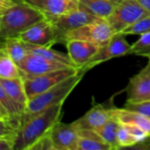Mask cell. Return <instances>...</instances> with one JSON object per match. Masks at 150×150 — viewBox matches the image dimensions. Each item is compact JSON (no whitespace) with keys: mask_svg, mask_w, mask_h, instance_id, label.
<instances>
[{"mask_svg":"<svg viewBox=\"0 0 150 150\" xmlns=\"http://www.w3.org/2000/svg\"><path fill=\"white\" fill-rule=\"evenodd\" d=\"M63 103L55 105L32 117L19 128L13 150H30L40 138L47 135L61 120Z\"/></svg>","mask_w":150,"mask_h":150,"instance_id":"6da1fadb","label":"cell"},{"mask_svg":"<svg viewBox=\"0 0 150 150\" xmlns=\"http://www.w3.org/2000/svg\"><path fill=\"white\" fill-rule=\"evenodd\" d=\"M46 18V14L41 9L25 0L18 1L6 9L2 16L0 40L18 37L32 25Z\"/></svg>","mask_w":150,"mask_h":150,"instance_id":"7a4b0ae2","label":"cell"},{"mask_svg":"<svg viewBox=\"0 0 150 150\" xmlns=\"http://www.w3.org/2000/svg\"><path fill=\"white\" fill-rule=\"evenodd\" d=\"M85 73L79 71L74 76L68 77L47 91L30 98L26 104L24 114L20 120V127L32 117L44 112L45 110L64 103L68 96L81 82Z\"/></svg>","mask_w":150,"mask_h":150,"instance_id":"3957f363","label":"cell"},{"mask_svg":"<svg viewBox=\"0 0 150 150\" xmlns=\"http://www.w3.org/2000/svg\"><path fill=\"white\" fill-rule=\"evenodd\" d=\"M80 71V68L68 67L33 76H21L28 100Z\"/></svg>","mask_w":150,"mask_h":150,"instance_id":"277c9868","label":"cell"},{"mask_svg":"<svg viewBox=\"0 0 150 150\" xmlns=\"http://www.w3.org/2000/svg\"><path fill=\"white\" fill-rule=\"evenodd\" d=\"M149 15L137 0H120L106 20L117 33Z\"/></svg>","mask_w":150,"mask_h":150,"instance_id":"5b68a950","label":"cell"},{"mask_svg":"<svg viewBox=\"0 0 150 150\" xmlns=\"http://www.w3.org/2000/svg\"><path fill=\"white\" fill-rule=\"evenodd\" d=\"M115 34L112 26L106 19L100 18L97 21L83 25L78 28L67 33L62 43H66L70 40H81L105 46Z\"/></svg>","mask_w":150,"mask_h":150,"instance_id":"8992f818","label":"cell"},{"mask_svg":"<svg viewBox=\"0 0 150 150\" xmlns=\"http://www.w3.org/2000/svg\"><path fill=\"white\" fill-rule=\"evenodd\" d=\"M46 17L51 22L54 29L57 43L58 42L62 43L64 35L69 31L78 28L83 25L100 19L99 18L81 9L80 7L64 15H61L57 17H49V16H46Z\"/></svg>","mask_w":150,"mask_h":150,"instance_id":"52a82bcc","label":"cell"},{"mask_svg":"<svg viewBox=\"0 0 150 150\" xmlns=\"http://www.w3.org/2000/svg\"><path fill=\"white\" fill-rule=\"evenodd\" d=\"M131 46L132 45H130L126 40V34L123 33H117L112 37L107 44L100 47L98 52L85 65L80 68V71L86 73L93 67L104 62L128 54Z\"/></svg>","mask_w":150,"mask_h":150,"instance_id":"ba28073f","label":"cell"},{"mask_svg":"<svg viewBox=\"0 0 150 150\" xmlns=\"http://www.w3.org/2000/svg\"><path fill=\"white\" fill-rule=\"evenodd\" d=\"M18 38L25 43L40 47H52L54 44L57 43L54 29L47 18L32 25L22 32Z\"/></svg>","mask_w":150,"mask_h":150,"instance_id":"9c48e42d","label":"cell"},{"mask_svg":"<svg viewBox=\"0 0 150 150\" xmlns=\"http://www.w3.org/2000/svg\"><path fill=\"white\" fill-rule=\"evenodd\" d=\"M54 150H77L79 135L73 123L57 122L48 133Z\"/></svg>","mask_w":150,"mask_h":150,"instance_id":"30bf717a","label":"cell"},{"mask_svg":"<svg viewBox=\"0 0 150 150\" xmlns=\"http://www.w3.org/2000/svg\"><path fill=\"white\" fill-rule=\"evenodd\" d=\"M66 64L52 62L44 57L27 53L24 60L18 65L21 76H33L44 73L68 68Z\"/></svg>","mask_w":150,"mask_h":150,"instance_id":"8fae6325","label":"cell"},{"mask_svg":"<svg viewBox=\"0 0 150 150\" xmlns=\"http://www.w3.org/2000/svg\"><path fill=\"white\" fill-rule=\"evenodd\" d=\"M126 91L127 94V102L150 100V62L129 80Z\"/></svg>","mask_w":150,"mask_h":150,"instance_id":"7c38bea8","label":"cell"},{"mask_svg":"<svg viewBox=\"0 0 150 150\" xmlns=\"http://www.w3.org/2000/svg\"><path fill=\"white\" fill-rule=\"evenodd\" d=\"M65 45L68 49V54L76 68H82L85 65L101 47L97 43L81 40H70Z\"/></svg>","mask_w":150,"mask_h":150,"instance_id":"4fadbf2b","label":"cell"},{"mask_svg":"<svg viewBox=\"0 0 150 150\" xmlns=\"http://www.w3.org/2000/svg\"><path fill=\"white\" fill-rule=\"evenodd\" d=\"M113 117L112 108H106L101 105L93 106L83 117L72 122L77 130L91 129L95 130L107 122Z\"/></svg>","mask_w":150,"mask_h":150,"instance_id":"5bb4252c","label":"cell"},{"mask_svg":"<svg viewBox=\"0 0 150 150\" xmlns=\"http://www.w3.org/2000/svg\"><path fill=\"white\" fill-rule=\"evenodd\" d=\"M0 84L2 85L7 96L12 101L16 102L25 109L28 98L25 94L24 83L21 76L15 78L0 77Z\"/></svg>","mask_w":150,"mask_h":150,"instance_id":"9a60e30c","label":"cell"},{"mask_svg":"<svg viewBox=\"0 0 150 150\" xmlns=\"http://www.w3.org/2000/svg\"><path fill=\"white\" fill-rule=\"evenodd\" d=\"M79 7L87 12L103 19L112 13L119 1L117 0H78Z\"/></svg>","mask_w":150,"mask_h":150,"instance_id":"2e32d148","label":"cell"},{"mask_svg":"<svg viewBox=\"0 0 150 150\" xmlns=\"http://www.w3.org/2000/svg\"><path fill=\"white\" fill-rule=\"evenodd\" d=\"M113 117L120 124L134 125L150 134V119L136 112L129 111L125 108H112Z\"/></svg>","mask_w":150,"mask_h":150,"instance_id":"e0dca14e","label":"cell"},{"mask_svg":"<svg viewBox=\"0 0 150 150\" xmlns=\"http://www.w3.org/2000/svg\"><path fill=\"white\" fill-rule=\"evenodd\" d=\"M79 139L77 150H112L111 146L102 140L95 130H77Z\"/></svg>","mask_w":150,"mask_h":150,"instance_id":"ac0fdd59","label":"cell"},{"mask_svg":"<svg viewBox=\"0 0 150 150\" xmlns=\"http://www.w3.org/2000/svg\"><path fill=\"white\" fill-rule=\"evenodd\" d=\"M79 8L78 0H43L41 10L46 16L57 17Z\"/></svg>","mask_w":150,"mask_h":150,"instance_id":"d6986e66","label":"cell"},{"mask_svg":"<svg viewBox=\"0 0 150 150\" xmlns=\"http://www.w3.org/2000/svg\"><path fill=\"white\" fill-rule=\"evenodd\" d=\"M25 46H26L27 53H29V54L39 55V56L44 57L49 61L61 62V63L66 64L70 67H76L74 65V63L71 62L69 54H65L63 53L58 52L56 50L52 49V47H40V46L27 44V43H25Z\"/></svg>","mask_w":150,"mask_h":150,"instance_id":"ffe728a7","label":"cell"},{"mask_svg":"<svg viewBox=\"0 0 150 150\" xmlns=\"http://www.w3.org/2000/svg\"><path fill=\"white\" fill-rule=\"evenodd\" d=\"M2 48L8 54V56L17 64V66L24 60V58L27 54L25 43L18 37L3 40Z\"/></svg>","mask_w":150,"mask_h":150,"instance_id":"44dd1931","label":"cell"},{"mask_svg":"<svg viewBox=\"0 0 150 150\" xmlns=\"http://www.w3.org/2000/svg\"><path fill=\"white\" fill-rule=\"evenodd\" d=\"M120 122L117 119L112 117L104 125L95 129L97 134L102 138L104 142L109 144L112 150L120 149L119 142H118V129H119Z\"/></svg>","mask_w":150,"mask_h":150,"instance_id":"7402d4cb","label":"cell"},{"mask_svg":"<svg viewBox=\"0 0 150 150\" xmlns=\"http://www.w3.org/2000/svg\"><path fill=\"white\" fill-rule=\"evenodd\" d=\"M0 108L13 120L20 125V120L24 114L25 108L16 102L12 101L5 93L2 85L0 84Z\"/></svg>","mask_w":150,"mask_h":150,"instance_id":"603a6c76","label":"cell"},{"mask_svg":"<svg viewBox=\"0 0 150 150\" xmlns=\"http://www.w3.org/2000/svg\"><path fill=\"white\" fill-rule=\"evenodd\" d=\"M21 74L17 64L8 56V54L0 48V77L15 78L20 77Z\"/></svg>","mask_w":150,"mask_h":150,"instance_id":"cb8c5ba5","label":"cell"},{"mask_svg":"<svg viewBox=\"0 0 150 150\" xmlns=\"http://www.w3.org/2000/svg\"><path fill=\"white\" fill-rule=\"evenodd\" d=\"M129 54L149 57L150 55V32L143 33L131 46Z\"/></svg>","mask_w":150,"mask_h":150,"instance_id":"d4e9b609","label":"cell"},{"mask_svg":"<svg viewBox=\"0 0 150 150\" xmlns=\"http://www.w3.org/2000/svg\"><path fill=\"white\" fill-rule=\"evenodd\" d=\"M20 128L19 123L11 118H0V139L16 138Z\"/></svg>","mask_w":150,"mask_h":150,"instance_id":"484cf974","label":"cell"},{"mask_svg":"<svg viewBox=\"0 0 150 150\" xmlns=\"http://www.w3.org/2000/svg\"><path fill=\"white\" fill-rule=\"evenodd\" d=\"M150 32V15L128 26L121 33L124 34H143Z\"/></svg>","mask_w":150,"mask_h":150,"instance_id":"4316f807","label":"cell"},{"mask_svg":"<svg viewBox=\"0 0 150 150\" xmlns=\"http://www.w3.org/2000/svg\"><path fill=\"white\" fill-rule=\"evenodd\" d=\"M117 137H118V142H119L120 149L131 148L132 146L136 144V141L132 136V134H130V132L128 131V129L124 124L120 123Z\"/></svg>","mask_w":150,"mask_h":150,"instance_id":"83f0119b","label":"cell"},{"mask_svg":"<svg viewBox=\"0 0 150 150\" xmlns=\"http://www.w3.org/2000/svg\"><path fill=\"white\" fill-rule=\"evenodd\" d=\"M123 108L139 112L150 119V100L141 102H127Z\"/></svg>","mask_w":150,"mask_h":150,"instance_id":"f1b7e54d","label":"cell"},{"mask_svg":"<svg viewBox=\"0 0 150 150\" xmlns=\"http://www.w3.org/2000/svg\"><path fill=\"white\" fill-rule=\"evenodd\" d=\"M30 150H54L49 134H47L44 137L40 138L38 142H36Z\"/></svg>","mask_w":150,"mask_h":150,"instance_id":"f546056e","label":"cell"},{"mask_svg":"<svg viewBox=\"0 0 150 150\" xmlns=\"http://www.w3.org/2000/svg\"><path fill=\"white\" fill-rule=\"evenodd\" d=\"M125 126L127 127V128L128 129V131L130 132V134H132V136L136 141V143L139 142H141L146 136L149 135V134L147 132H145L143 129H142L141 127H139L137 126H134V125H125Z\"/></svg>","mask_w":150,"mask_h":150,"instance_id":"4dcf8cb0","label":"cell"},{"mask_svg":"<svg viewBox=\"0 0 150 150\" xmlns=\"http://www.w3.org/2000/svg\"><path fill=\"white\" fill-rule=\"evenodd\" d=\"M16 138H1L0 150H13Z\"/></svg>","mask_w":150,"mask_h":150,"instance_id":"1f68e13d","label":"cell"},{"mask_svg":"<svg viewBox=\"0 0 150 150\" xmlns=\"http://www.w3.org/2000/svg\"><path fill=\"white\" fill-rule=\"evenodd\" d=\"M132 149H136L142 150H150V134L146 136L143 140L141 142H137L135 145L131 147Z\"/></svg>","mask_w":150,"mask_h":150,"instance_id":"d6a6232c","label":"cell"},{"mask_svg":"<svg viewBox=\"0 0 150 150\" xmlns=\"http://www.w3.org/2000/svg\"><path fill=\"white\" fill-rule=\"evenodd\" d=\"M17 2V0H0V8L2 9H8L11 6H12L13 4H15Z\"/></svg>","mask_w":150,"mask_h":150,"instance_id":"836d02e7","label":"cell"},{"mask_svg":"<svg viewBox=\"0 0 150 150\" xmlns=\"http://www.w3.org/2000/svg\"><path fill=\"white\" fill-rule=\"evenodd\" d=\"M138 3L150 13V0H137Z\"/></svg>","mask_w":150,"mask_h":150,"instance_id":"e575fe53","label":"cell"},{"mask_svg":"<svg viewBox=\"0 0 150 150\" xmlns=\"http://www.w3.org/2000/svg\"><path fill=\"white\" fill-rule=\"evenodd\" d=\"M25 2L41 9L42 8V4H43V0H25Z\"/></svg>","mask_w":150,"mask_h":150,"instance_id":"d590c367","label":"cell"},{"mask_svg":"<svg viewBox=\"0 0 150 150\" xmlns=\"http://www.w3.org/2000/svg\"><path fill=\"white\" fill-rule=\"evenodd\" d=\"M0 118H10V117L0 108Z\"/></svg>","mask_w":150,"mask_h":150,"instance_id":"8d00e7d4","label":"cell"},{"mask_svg":"<svg viewBox=\"0 0 150 150\" xmlns=\"http://www.w3.org/2000/svg\"><path fill=\"white\" fill-rule=\"evenodd\" d=\"M5 11H6V9H2V8H0V16H3Z\"/></svg>","mask_w":150,"mask_h":150,"instance_id":"74e56055","label":"cell"},{"mask_svg":"<svg viewBox=\"0 0 150 150\" xmlns=\"http://www.w3.org/2000/svg\"><path fill=\"white\" fill-rule=\"evenodd\" d=\"M1 22H2V16H0V28H1Z\"/></svg>","mask_w":150,"mask_h":150,"instance_id":"f35d334b","label":"cell"},{"mask_svg":"<svg viewBox=\"0 0 150 150\" xmlns=\"http://www.w3.org/2000/svg\"><path fill=\"white\" fill-rule=\"evenodd\" d=\"M148 58H149V61H150V55L149 56V57H148Z\"/></svg>","mask_w":150,"mask_h":150,"instance_id":"ab89813d","label":"cell"},{"mask_svg":"<svg viewBox=\"0 0 150 150\" xmlns=\"http://www.w3.org/2000/svg\"><path fill=\"white\" fill-rule=\"evenodd\" d=\"M117 1H120V0H117Z\"/></svg>","mask_w":150,"mask_h":150,"instance_id":"60d3db41","label":"cell"},{"mask_svg":"<svg viewBox=\"0 0 150 150\" xmlns=\"http://www.w3.org/2000/svg\"><path fill=\"white\" fill-rule=\"evenodd\" d=\"M149 62H150V61H149Z\"/></svg>","mask_w":150,"mask_h":150,"instance_id":"b9f144b4","label":"cell"}]
</instances>
